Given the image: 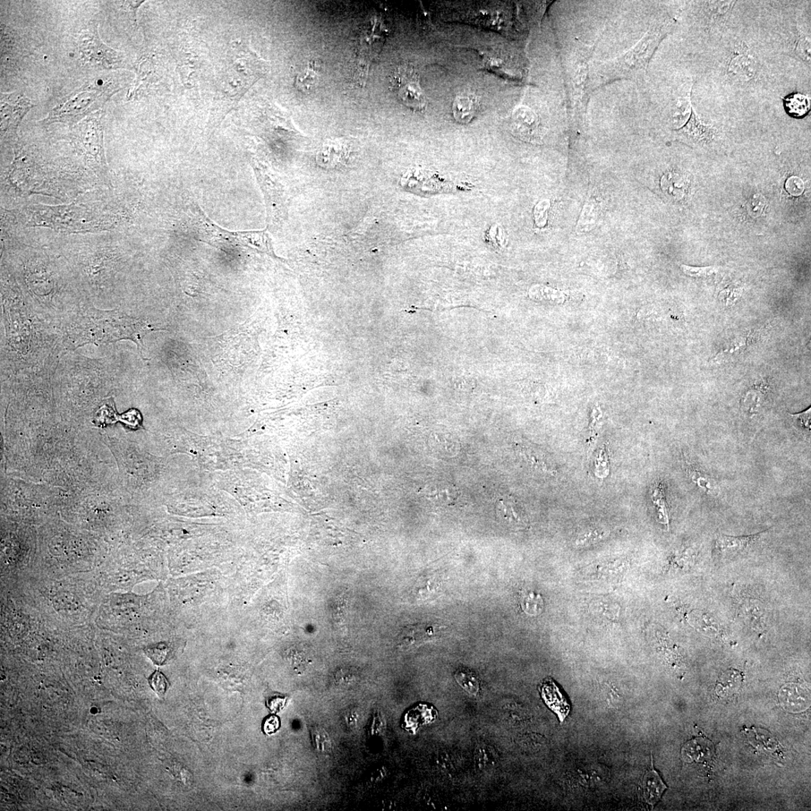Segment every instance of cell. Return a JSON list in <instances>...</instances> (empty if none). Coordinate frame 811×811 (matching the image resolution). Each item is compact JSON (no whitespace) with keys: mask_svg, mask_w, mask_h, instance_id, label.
<instances>
[{"mask_svg":"<svg viewBox=\"0 0 811 811\" xmlns=\"http://www.w3.org/2000/svg\"><path fill=\"white\" fill-rule=\"evenodd\" d=\"M266 71L267 64L244 42H233L217 75L210 122L219 124Z\"/></svg>","mask_w":811,"mask_h":811,"instance_id":"obj_1","label":"cell"},{"mask_svg":"<svg viewBox=\"0 0 811 811\" xmlns=\"http://www.w3.org/2000/svg\"><path fill=\"white\" fill-rule=\"evenodd\" d=\"M153 330L155 328L147 322L127 317L118 311L90 309L77 320L71 338L77 347L90 343L100 344L131 340L142 349L144 336Z\"/></svg>","mask_w":811,"mask_h":811,"instance_id":"obj_2","label":"cell"},{"mask_svg":"<svg viewBox=\"0 0 811 811\" xmlns=\"http://www.w3.org/2000/svg\"><path fill=\"white\" fill-rule=\"evenodd\" d=\"M669 30L667 24L655 25L627 52L603 63L597 70H594L592 72L593 89L596 81L602 85L622 79H638L643 76L656 50Z\"/></svg>","mask_w":811,"mask_h":811,"instance_id":"obj_3","label":"cell"},{"mask_svg":"<svg viewBox=\"0 0 811 811\" xmlns=\"http://www.w3.org/2000/svg\"><path fill=\"white\" fill-rule=\"evenodd\" d=\"M118 91L110 82L97 80L85 84L73 92L61 104L50 110L42 123H63L70 126L78 124L81 119L92 115Z\"/></svg>","mask_w":811,"mask_h":811,"instance_id":"obj_4","label":"cell"},{"mask_svg":"<svg viewBox=\"0 0 811 811\" xmlns=\"http://www.w3.org/2000/svg\"><path fill=\"white\" fill-rule=\"evenodd\" d=\"M102 115L97 113L75 126L73 142L87 164L96 172L106 173L108 170L104 144Z\"/></svg>","mask_w":811,"mask_h":811,"instance_id":"obj_5","label":"cell"},{"mask_svg":"<svg viewBox=\"0 0 811 811\" xmlns=\"http://www.w3.org/2000/svg\"><path fill=\"white\" fill-rule=\"evenodd\" d=\"M725 73L729 81L736 87H754L762 79L761 61L745 44L733 46L725 64Z\"/></svg>","mask_w":811,"mask_h":811,"instance_id":"obj_6","label":"cell"},{"mask_svg":"<svg viewBox=\"0 0 811 811\" xmlns=\"http://www.w3.org/2000/svg\"><path fill=\"white\" fill-rule=\"evenodd\" d=\"M594 48L585 46L577 51L570 71V82L576 118H584L589 92L592 90L591 59Z\"/></svg>","mask_w":811,"mask_h":811,"instance_id":"obj_7","label":"cell"},{"mask_svg":"<svg viewBox=\"0 0 811 811\" xmlns=\"http://www.w3.org/2000/svg\"><path fill=\"white\" fill-rule=\"evenodd\" d=\"M79 50L83 61L92 67L106 70L124 68L122 55L102 43L97 25H92L84 32L79 42Z\"/></svg>","mask_w":811,"mask_h":811,"instance_id":"obj_8","label":"cell"},{"mask_svg":"<svg viewBox=\"0 0 811 811\" xmlns=\"http://www.w3.org/2000/svg\"><path fill=\"white\" fill-rule=\"evenodd\" d=\"M392 88L407 107L423 112L427 106L424 92L415 68L411 64L400 65L391 76Z\"/></svg>","mask_w":811,"mask_h":811,"instance_id":"obj_9","label":"cell"},{"mask_svg":"<svg viewBox=\"0 0 811 811\" xmlns=\"http://www.w3.org/2000/svg\"><path fill=\"white\" fill-rule=\"evenodd\" d=\"M34 106L33 102L22 93H2L0 104L2 139L12 137L23 117Z\"/></svg>","mask_w":811,"mask_h":811,"instance_id":"obj_10","label":"cell"},{"mask_svg":"<svg viewBox=\"0 0 811 811\" xmlns=\"http://www.w3.org/2000/svg\"><path fill=\"white\" fill-rule=\"evenodd\" d=\"M694 3L698 23L707 30L723 27L736 5V1H700Z\"/></svg>","mask_w":811,"mask_h":811,"instance_id":"obj_11","label":"cell"},{"mask_svg":"<svg viewBox=\"0 0 811 811\" xmlns=\"http://www.w3.org/2000/svg\"><path fill=\"white\" fill-rule=\"evenodd\" d=\"M763 534L746 536H732L720 534L716 537L714 558L716 560L723 561L741 556L761 539Z\"/></svg>","mask_w":811,"mask_h":811,"instance_id":"obj_12","label":"cell"},{"mask_svg":"<svg viewBox=\"0 0 811 811\" xmlns=\"http://www.w3.org/2000/svg\"><path fill=\"white\" fill-rule=\"evenodd\" d=\"M719 135V129L710 124H707L699 119L694 108L687 123L678 132V137L695 144H708Z\"/></svg>","mask_w":811,"mask_h":811,"instance_id":"obj_13","label":"cell"},{"mask_svg":"<svg viewBox=\"0 0 811 811\" xmlns=\"http://www.w3.org/2000/svg\"><path fill=\"white\" fill-rule=\"evenodd\" d=\"M512 128L519 138L536 141L539 137V119L530 108L520 107L512 115Z\"/></svg>","mask_w":811,"mask_h":811,"instance_id":"obj_14","label":"cell"},{"mask_svg":"<svg viewBox=\"0 0 811 811\" xmlns=\"http://www.w3.org/2000/svg\"><path fill=\"white\" fill-rule=\"evenodd\" d=\"M440 629V626L433 624L409 625L401 630L399 643L402 647H411L431 641L438 637Z\"/></svg>","mask_w":811,"mask_h":811,"instance_id":"obj_15","label":"cell"},{"mask_svg":"<svg viewBox=\"0 0 811 811\" xmlns=\"http://www.w3.org/2000/svg\"><path fill=\"white\" fill-rule=\"evenodd\" d=\"M496 509L498 517L511 527L522 528L527 525L528 520L522 507L511 497L498 499Z\"/></svg>","mask_w":811,"mask_h":811,"instance_id":"obj_16","label":"cell"},{"mask_svg":"<svg viewBox=\"0 0 811 811\" xmlns=\"http://www.w3.org/2000/svg\"><path fill=\"white\" fill-rule=\"evenodd\" d=\"M516 451L519 458L536 471L546 474L554 475L556 469L551 464L549 459L542 451L527 445L517 444Z\"/></svg>","mask_w":811,"mask_h":811,"instance_id":"obj_17","label":"cell"},{"mask_svg":"<svg viewBox=\"0 0 811 811\" xmlns=\"http://www.w3.org/2000/svg\"><path fill=\"white\" fill-rule=\"evenodd\" d=\"M689 480L708 496L716 498L721 493V487L711 476L705 473L696 466L685 460L684 464Z\"/></svg>","mask_w":811,"mask_h":811,"instance_id":"obj_18","label":"cell"},{"mask_svg":"<svg viewBox=\"0 0 811 811\" xmlns=\"http://www.w3.org/2000/svg\"><path fill=\"white\" fill-rule=\"evenodd\" d=\"M667 789V785L664 783L658 772L654 770L653 756H652V766L645 773L643 781V795L645 801L654 808Z\"/></svg>","mask_w":811,"mask_h":811,"instance_id":"obj_19","label":"cell"},{"mask_svg":"<svg viewBox=\"0 0 811 811\" xmlns=\"http://www.w3.org/2000/svg\"><path fill=\"white\" fill-rule=\"evenodd\" d=\"M437 712L434 707L420 704L409 710L404 716V728L412 733H415L422 725L435 720Z\"/></svg>","mask_w":811,"mask_h":811,"instance_id":"obj_20","label":"cell"},{"mask_svg":"<svg viewBox=\"0 0 811 811\" xmlns=\"http://www.w3.org/2000/svg\"><path fill=\"white\" fill-rule=\"evenodd\" d=\"M743 682V674L736 670H729L723 672L716 683L715 693L721 698H728L735 696L740 690Z\"/></svg>","mask_w":811,"mask_h":811,"instance_id":"obj_21","label":"cell"},{"mask_svg":"<svg viewBox=\"0 0 811 811\" xmlns=\"http://www.w3.org/2000/svg\"><path fill=\"white\" fill-rule=\"evenodd\" d=\"M691 91L684 97L678 98L673 104L670 114V123L673 129H681L692 114L694 106L691 100Z\"/></svg>","mask_w":811,"mask_h":811,"instance_id":"obj_22","label":"cell"},{"mask_svg":"<svg viewBox=\"0 0 811 811\" xmlns=\"http://www.w3.org/2000/svg\"><path fill=\"white\" fill-rule=\"evenodd\" d=\"M480 106L475 97L460 95L456 97L453 104V114L456 121L468 124L479 113Z\"/></svg>","mask_w":811,"mask_h":811,"instance_id":"obj_23","label":"cell"},{"mask_svg":"<svg viewBox=\"0 0 811 811\" xmlns=\"http://www.w3.org/2000/svg\"><path fill=\"white\" fill-rule=\"evenodd\" d=\"M346 153V149L343 144L330 143L324 145L320 152L317 161L324 168H335L343 164Z\"/></svg>","mask_w":811,"mask_h":811,"instance_id":"obj_24","label":"cell"},{"mask_svg":"<svg viewBox=\"0 0 811 811\" xmlns=\"http://www.w3.org/2000/svg\"><path fill=\"white\" fill-rule=\"evenodd\" d=\"M459 496L460 491L457 487L447 482L434 485L429 492V497L432 500L448 506L456 505Z\"/></svg>","mask_w":811,"mask_h":811,"instance_id":"obj_25","label":"cell"},{"mask_svg":"<svg viewBox=\"0 0 811 811\" xmlns=\"http://www.w3.org/2000/svg\"><path fill=\"white\" fill-rule=\"evenodd\" d=\"M599 215L600 211L597 204L593 200L587 201L578 222L577 233L583 234L592 231L596 226Z\"/></svg>","mask_w":811,"mask_h":811,"instance_id":"obj_26","label":"cell"},{"mask_svg":"<svg viewBox=\"0 0 811 811\" xmlns=\"http://www.w3.org/2000/svg\"><path fill=\"white\" fill-rule=\"evenodd\" d=\"M652 500L656 509L657 520L659 523L670 528V509L663 483H658L654 486L652 494Z\"/></svg>","mask_w":811,"mask_h":811,"instance_id":"obj_27","label":"cell"},{"mask_svg":"<svg viewBox=\"0 0 811 811\" xmlns=\"http://www.w3.org/2000/svg\"><path fill=\"white\" fill-rule=\"evenodd\" d=\"M784 106L790 116L801 117L809 113L810 100L803 94L793 93L784 99Z\"/></svg>","mask_w":811,"mask_h":811,"instance_id":"obj_28","label":"cell"},{"mask_svg":"<svg viewBox=\"0 0 811 811\" xmlns=\"http://www.w3.org/2000/svg\"><path fill=\"white\" fill-rule=\"evenodd\" d=\"M810 34L800 32L794 37L792 41V52L805 63L810 65Z\"/></svg>","mask_w":811,"mask_h":811,"instance_id":"obj_29","label":"cell"},{"mask_svg":"<svg viewBox=\"0 0 811 811\" xmlns=\"http://www.w3.org/2000/svg\"><path fill=\"white\" fill-rule=\"evenodd\" d=\"M455 678L460 686L468 694L476 696L480 693V683L473 672L460 670L456 673Z\"/></svg>","mask_w":811,"mask_h":811,"instance_id":"obj_30","label":"cell"},{"mask_svg":"<svg viewBox=\"0 0 811 811\" xmlns=\"http://www.w3.org/2000/svg\"><path fill=\"white\" fill-rule=\"evenodd\" d=\"M683 182L682 177L676 173H668L665 175L662 181L663 190L669 195L676 196L681 193V184Z\"/></svg>","mask_w":811,"mask_h":811,"instance_id":"obj_31","label":"cell"},{"mask_svg":"<svg viewBox=\"0 0 811 811\" xmlns=\"http://www.w3.org/2000/svg\"><path fill=\"white\" fill-rule=\"evenodd\" d=\"M146 654L157 665L164 663L168 655V648L164 644H159L146 649Z\"/></svg>","mask_w":811,"mask_h":811,"instance_id":"obj_32","label":"cell"},{"mask_svg":"<svg viewBox=\"0 0 811 811\" xmlns=\"http://www.w3.org/2000/svg\"><path fill=\"white\" fill-rule=\"evenodd\" d=\"M438 453L442 456H455L457 454L458 444L456 438L438 436Z\"/></svg>","mask_w":811,"mask_h":811,"instance_id":"obj_33","label":"cell"},{"mask_svg":"<svg viewBox=\"0 0 811 811\" xmlns=\"http://www.w3.org/2000/svg\"><path fill=\"white\" fill-rule=\"evenodd\" d=\"M149 684L152 689L159 696H164L168 689V681L162 672L157 671L149 678Z\"/></svg>","mask_w":811,"mask_h":811,"instance_id":"obj_34","label":"cell"},{"mask_svg":"<svg viewBox=\"0 0 811 811\" xmlns=\"http://www.w3.org/2000/svg\"><path fill=\"white\" fill-rule=\"evenodd\" d=\"M122 422L130 427L133 430H138L142 427V416L141 413L136 409H132L123 414L121 418Z\"/></svg>","mask_w":811,"mask_h":811,"instance_id":"obj_35","label":"cell"},{"mask_svg":"<svg viewBox=\"0 0 811 811\" xmlns=\"http://www.w3.org/2000/svg\"><path fill=\"white\" fill-rule=\"evenodd\" d=\"M681 268H682L683 271H684L686 275H687L688 276H690V277H703L711 276V275L715 274V273L716 271H718V268L712 267V266L711 267H703V268H696V267L682 266Z\"/></svg>","mask_w":811,"mask_h":811,"instance_id":"obj_36","label":"cell"},{"mask_svg":"<svg viewBox=\"0 0 811 811\" xmlns=\"http://www.w3.org/2000/svg\"><path fill=\"white\" fill-rule=\"evenodd\" d=\"M280 727V720L279 716L276 715H270L267 716L262 722V729L266 735L270 736L275 734Z\"/></svg>","mask_w":811,"mask_h":811,"instance_id":"obj_37","label":"cell"},{"mask_svg":"<svg viewBox=\"0 0 811 811\" xmlns=\"http://www.w3.org/2000/svg\"><path fill=\"white\" fill-rule=\"evenodd\" d=\"M549 207V201H544L538 204L535 211V217L538 225L544 226L546 224V219H547L546 211H547Z\"/></svg>","mask_w":811,"mask_h":811,"instance_id":"obj_38","label":"cell"},{"mask_svg":"<svg viewBox=\"0 0 811 811\" xmlns=\"http://www.w3.org/2000/svg\"><path fill=\"white\" fill-rule=\"evenodd\" d=\"M788 191L792 195H800L804 190L803 182L797 177H792L787 183Z\"/></svg>","mask_w":811,"mask_h":811,"instance_id":"obj_39","label":"cell"},{"mask_svg":"<svg viewBox=\"0 0 811 811\" xmlns=\"http://www.w3.org/2000/svg\"><path fill=\"white\" fill-rule=\"evenodd\" d=\"M286 703L284 697H273L268 701V707L272 712H277L283 710Z\"/></svg>","mask_w":811,"mask_h":811,"instance_id":"obj_40","label":"cell"},{"mask_svg":"<svg viewBox=\"0 0 811 811\" xmlns=\"http://www.w3.org/2000/svg\"><path fill=\"white\" fill-rule=\"evenodd\" d=\"M602 467L603 468V472H604L605 476H607L608 473H609V469H607L608 468V458H607V456H606V452L604 449L600 450V453L599 455V458H597V463H596V468L597 469V471L596 473V475L598 474L600 469Z\"/></svg>","mask_w":811,"mask_h":811,"instance_id":"obj_41","label":"cell"},{"mask_svg":"<svg viewBox=\"0 0 811 811\" xmlns=\"http://www.w3.org/2000/svg\"><path fill=\"white\" fill-rule=\"evenodd\" d=\"M792 416H795L796 418H798L801 428H803L807 430L810 429V408L808 409H807V411L803 413H798V414H792Z\"/></svg>","mask_w":811,"mask_h":811,"instance_id":"obj_42","label":"cell"},{"mask_svg":"<svg viewBox=\"0 0 811 811\" xmlns=\"http://www.w3.org/2000/svg\"><path fill=\"white\" fill-rule=\"evenodd\" d=\"M56 603L59 606H61V607H62V606H63V609L69 610L72 607H73V606L75 605V603H76V602L73 600L72 596H66V595L63 594L62 596H58V598H57Z\"/></svg>","mask_w":811,"mask_h":811,"instance_id":"obj_43","label":"cell"},{"mask_svg":"<svg viewBox=\"0 0 811 811\" xmlns=\"http://www.w3.org/2000/svg\"><path fill=\"white\" fill-rule=\"evenodd\" d=\"M604 534H605L603 533V531L600 533L598 531H591L587 532L585 535L584 534L585 536L583 538H580V542H583V543H588V542H592V540L598 539L599 537H603Z\"/></svg>","mask_w":811,"mask_h":811,"instance_id":"obj_44","label":"cell"}]
</instances>
